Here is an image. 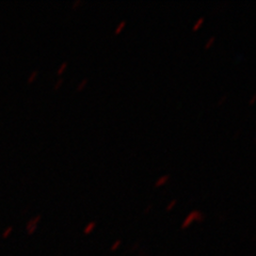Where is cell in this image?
I'll return each mask as SVG.
<instances>
[{
	"label": "cell",
	"mask_w": 256,
	"mask_h": 256,
	"mask_svg": "<svg viewBox=\"0 0 256 256\" xmlns=\"http://www.w3.org/2000/svg\"><path fill=\"white\" fill-rule=\"evenodd\" d=\"M204 220H205V214L203 212L198 210H191L186 216L185 219L182 220V222L180 224V228L182 230H185V228H188L194 222H203Z\"/></svg>",
	"instance_id": "6da1fadb"
},
{
	"label": "cell",
	"mask_w": 256,
	"mask_h": 256,
	"mask_svg": "<svg viewBox=\"0 0 256 256\" xmlns=\"http://www.w3.org/2000/svg\"><path fill=\"white\" fill-rule=\"evenodd\" d=\"M41 219H42V216H41V214H36V216H34V217H32V218L28 221L27 226H26L27 233H28V234L31 235V234L34 233L36 228H38V224L40 221H41Z\"/></svg>",
	"instance_id": "7a4b0ae2"
},
{
	"label": "cell",
	"mask_w": 256,
	"mask_h": 256,
	"mask_svg": "<svg viewBox=\"0 0 256 256\" xmlns=\"http://www.w3.org/2000/svg\"><path fill=\"white\" fill-rule=\"evenodd\" d=\"M170 178H171L170 174H164V175H162V176H159V178L155 180L154 185H155L156 187L164 186V185H166V184L170 180Z\"/></svg>",
	"instance_id": "3957f363"
},
{
	"label": "cell",
	"mask_w": 256,
	"mask_h": 256,
	"mask_svg": "<svg viewBox=\"0 0 256 256\" xmlns=\"http://www.w3.org/2000/svg\"><path fill=\"white\" fill-rule=\"evenodd\" d=\"M95 228H96V222H95V221H90V222L88 223L86 226H84V233L86 235H89V234H91L92 232L95 230Z\"/></svg>",
	"instance_id": "277c9868"
},
{
	"label": "cell",
	"mask_w": 256,
	"mask_h": 256,
	"mask_svg": "<svg viewBox=\"0 0 256 256\" xmlns=\"http://www.w3.org/2000/svg\"><path fill=\"white\" fill-rule=\"evenodd\" d=\"M125 26H126V20H120V22H118V25L116 26V29H114V34H121V32L123 31V29L125 28Z\"/></svg>",
	"instance_id": "5b68a950"
},
{
	"label": "cell",
	"mask_w": 256,
	"mask_h": 256,
	"mask_svg": "<svg viewBox=\"0 0 256 256\" xmlns=\"http://www.w3.org/2000/svg\"><path fill=\"white\" fill-rule=\"evenodd\" d=\"M204 20H205L204 16H200V18H196V20L194 22V26H192V30H194V31L198 30L200 27H201V26L203 25Z\"/></svg>",
	"instance_id": "8992f818"
},
{
	"label": "cell",
	"mask_w": 256,
	"mask_h": 256,
	"mask_svg": "<svg viewBox=\"0 0 256 256\" xmlns=\"http://www.w3.org/2000/svg\"><path fill=\"white\" fill-rule=\"evenodd\" d=\"M38 75V70H31V73H30L29 76L27 77V82H28V84H32V82H34V80L36 79Z\"/></svg>",
	"instance_id": "52a82bcc"
},
{
	"label": "cell",
	"mask_w": 256,
	"mask_h": 256,
	"mask_svg": "<svg viewBox=\"0 0 256 256\" xmlns=\"http://www.w3.org/2000/svg\"><path fill=\"white\" fill-rule=\"evenodd\" d=\"M88 82H89V79H88L86 77H84V78H82V80H80V82H78V84H77V86H76L77 91H82V90H84V88H86V86L88 84Z\"/></svg>",
	"instance_id": "ba28073f"
},
{
	"label": "cell",
	"mask_w": 256,
	"mask_h": 256,
	"mask_svg": "<svg viewBox=\"0 0 256 256\" xmlns=\"http://www.w3.org/2000/svg\"><path fill=\"white\" fill-rule=\"evenodd\" d=\"M68 61H62L61 63H60V66H58V70H57V74L58 75H61L64 70H66V68H68Z\"/></svg>",
	"instance_id": "9c48e42d"
},
{
	"label": "cell",
	"mask_w": 256,
	"mask_h": 256,
	"mask_svg": "<svg viewBox=\"0 0 256 256\" xmlns=\"http://www.w3.org/2000/svg\"><path fill=\"white\" fill-rule=\"evenodd\" d=\"M121 244H122V240L121 239H116V242L111 244V246H110V251H112V252H114V251H116L120 246H121Z\"/></svg>",
	"instance_id": "30bf717a"
},
{
	"label": "cell",
	"mask_w": 256,
	"mask_h": 256,
	"mask_svg": "<svg viewBox=\"0 0 256 256\" xmlns=\"http://www.w3.org/2000/svg\"><path fill=\"white\" fill-rule=\"evenodd\" d=\"M214 41H216V36H210L208 38V40L206 41V43H205V45H204V47L206 48H210L214 43Z\"/></svg>",
	"instance_id": "8fae6325"
},
{
	"label": "cell",
	"mask_w": 256,
	"mask_h": 256,
	"mask_svg": "<svg viewBox=\"0 0 256 256\" xmlns=\"http://www.w3.org/2000/svg\"><path fill=\"white\" fill-rule=\"evenodd\" d=\"M176 204H178V200H176V198H172L171 200V201L169 202V203H168V205H166V210H173V208L175 207V205Z\"/></svg>",
	"instance_id": "7c38bea8"
},
{
	"label": "cell",
	"mask_w": 256,
	"mask_h": 256,
	"mask_svg": "<svg viewBox=\"0 0 256 256\" xmlns=\"http://www.w3.org/2000/svg\"><path fill=\"white\" fill-rule=\"evenodd\" d=\"M62 84H63V78H62V77H59L57 80H56V82L54 84V90L60 89V86H62Z\"/></svg>",
	"instance_id": "4fadbf2b"
},
{
	"label": "cell",
	"mask_w": 256,
	"mask_h": 256,
	"mask_svg": "<svg viewBox=\"0 0 256 256\" xmlns=\"http://www.w3.org/2000/svg\"><path fill=\"white\" fill-rule=\"evenodd\" d=\"M82 4V0H74V2H72V8H73V9H76V8H78Z\"/></svg>",
	"instance_id": "5bb4252c"
},
{
	"label": "cell",
	"mask_w": 256,
	"mask_h": 256,
	"mask_svg": "<svg viewBox=\"0 0 256 256\" xmlns=\"http://www.w3.org/2000/svg\"><path fill=\"white\" fill-rule=\"evenodd\" d=\"M228 98V95L226 94H223L220 96V98L218 100V105H222V104Z\"/></svg>",
	"instance_id": "9a60e30c"
},
{
	"label": "cell",
	"mask_w": 256,
	"mask_h": 256,
	"mask_svg": "<svg viewBox=\"0 0 256 256\" xmlns=\"http://www.w3.org/2000/svg\"><path fill=\"white\" fill-rule=\"evenodd\" d=\"M152 210H153V205H152V204H148L146 207L144 208V214H148Z\"/></svg>",
	"instance_id": "2e32d148"
},
{
	"label": "cell",
	"mask_w": 256,
	"mask_h": 256,
	"mask_svg": "<svg viewBox=\"0 0 256 256\" xmlns=\"http://www.w3.org/2000/svg\"><path fill=\"white\" fill-rule=\"evenodd\" d=\"M255 100H256V95H255V94H253V95L251 96L250 100H249V105H252V104L255 102Z\"/></svg>",
	"instance_id": "e0dca14e"
},
{
	"label": "cell",
	"mask_w": 256,
	"mask_h": 256,
	"mask_svg": "<svg viewBox=\"0 0 256 256\" xmlns=\"http://www.w3.org/2000/svg\"><path fill=\"white\" fill-rule=\"evenodd\" d=\"M11 230H12V228H6V232H4V235L6 236V235H8V234H10V233H11Z\"/></svg>",
	"instance_id": "ac0fdd59"
}]
</instances>
